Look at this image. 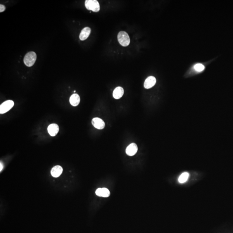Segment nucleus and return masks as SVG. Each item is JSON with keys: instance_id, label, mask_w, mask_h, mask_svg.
Returning <instances> with one entry per match:
<instances>
[{"instance_id": "nucleus-8", "label": "nucleus", "mask_w": 233, "mask_h": 233, "mask_svg": "<svg viewBox=\"0 0 233 233\" xmlns=\"http://www.w3.org/2000/svg\"><path fill=\"white\" fill-rule=\"evenodd\" d=\"M59 128L58 125L52 124L49 125L48 127V131L49 134L52 137H54L58 133Z\"/></svg>"}, {"instance_id": "nucleus-10", "label": "nucleus", "mask_w": 233, "mask_h": 233, "mask_svg": "<svg viewBox=\"0 0 233 233\" xmlns=\"http://www.w3.org/2000/svg\"><path fill=\"white\" fill-rule=\"evenodd\" d=\"M91 32V30L89 27H85L82 29L80 35V39L81 40L84 41L87 39L90 34Z\"/></svg>"}, {"instance_id": "nucleus-13", "label": "nucleus", "mask_w": 233, "mask_h": 233, "mask_svg": "<svg viewBox=\"0 0 233 233\" xmlns=\"http://www.w3.org/2000/svg\"><path fill=\"white\" fill-rule=\"evenodd\" d=\"M80 97L78 94H74L70 96V102L73 106H77L80 102Z\"/></svg>"}, {"instance_id": "nucleus-7", "label": "nucleus", "mask_w": 233, "mask_h": 233, "mask_svg": "<svg viewBox=\"0 0 233 233\" xmlns=\"http://www.w3.org/2000/svg\"><path fill=\"white\" fill-rule=\"evenodd\" d=\"M138 147L137 144L134 143L130 144L126 149V153L129 156L135 155L137 152Z\"/></svg>"}, {"instance_id": "nucleus-4", "label": "nucleus", "mask_w": 233, "mask_h": 233, "mask_svg": "<svg viewBox=\"0 0 233 233\" xmlns=\"http://www.w3.org/2000/svg\"><path fill=\"white\" fill-rule=\"evenodd\" d=\"M14 102L12 100H8L4 102L0 106V113L3 114L8 111L14 106Z\"/></svg>"}, {"instance_id": "nucleus-18", "label": "nucleus", "mask_w": 233, "mask_h": 233, "mask_svg": "<svg viewBox=\"0 0 233 233\" xmlns=\"http://www.w3.org/2000/svg\"><path fill=\"white\" fill-rule=\"evenodd\" d=\"M76 92V91L75 90V91H74V92H74V93H75V92Z\"/></svg>"}, {"instance_id": "nucleus-17", "label": "nucleus", "mask_w": 233, "mask_h": 233, "mask_svg": "<svg viewBox=\"0 0 233 233\" xmlns=\"http://www.w3.org/2000/svg\"><path fill=\"white\" fill-rule=\"evenodd\" d=\"M0 166H1V168H0V170L1 171V170H2L3 168V165L2 164L1 162V164H0Z\"/></svg>"}, {"instance_id": "nucleus-9", "label": "nucleus", "mask_w": 233, "mask_h": 233, "mask_svg": "<svg viewBox=\"0 0 233 233\" xmlns=\"http://www.w3.org/2000/svg\"><path fill=\"white\" fill-rule=\"evenodd\" d=\"M96 194L100 197H108L110 195V192L106 188H98L96 190Z\"/></svg>"}, {"instance_id": "nucleus-11", "label": "nucleus", "mask_w": 233, "mask_h": 233, "mask_svg": "<svg viewBox=\"0 0 233 233\" xmlns=\"http://www.w3.org/2000/svg\"><path fill=\"white\" fill-rule=\"evenodd\" d=\"M63 168L60 165H56L51 170V175L54 177H58L62 174Z\"/></svg>"}, {"instance_id": "nucleus-3", "label": "nucleus", "mask_w": 233, "mask_h": 233, "mask_svg": "<svg viewBox=\"0 0 233 233\" xmlns=\"http://www.w3.org/2000/svg\"><path fill=\"white\" fill-rule=\"evenodd\" d=\"M85 7L88 10L97 12L100 11L99 4L96 0H86L85 2Z\"/></svg>"}, {"instance_id": "nucleus-15", "label": "nucleus", "mask_w": 233, "mask_h": 233, "mask_svg": "<svg viewBox=\"0 0 233 233\" xmlns=\"http://www.w3.org/2000/svg\"><path fill=\"white\" fill-rule=\"evenodd\" d=\"M194 68L197 72H202L204 70L205 67L201 63H197L194 65Z\"/></svg>"}, {"instance_id": "nucleus-1", "label": "nucleus", "mask_w": 233, "mask_h": 233, "mask_svg": "<svg viewBox=\"0 0 233 233\" xmlns=\"http://www.w3.org/2000/svg\"><path fill=\"white\" fill-rule=\"evenodd\" d=\"M37 59L36 53L33 51L28 52L24 56V63L28 67H31L34 65Z\"/></svg>"}, {"instance_id": "nucleus-5", "label": "nucleus", "mask_w": 233, "mask_h": 233, "mask_svg": "<svg viewBox=\"0 0 233 233\" xmlns=\"http://www.w3.org/2000/svg\"><path fill=\"white\" fill-rule=\"evenodd\" d=\"M92 123L93 126L99 130H102L105 127V123L101 119L99 118H94L92 120Z\"/></svg>"}, {"instance_id": "nucleus-14", "label": "nucleus", "mask_w": 233, "mask_h": 233, "mask_svg": "<svg viewBox=\"0 0 233 233\" xmlns=\"http://www.w3.org/2000/svg\"><path fill=\"white\" fill-rule=\"evenodd\" d=\"M189 177V174L187 172L182 173L178 178V181L180 183H184L187 181Z\"/></svg>"}, {"instance_id": "nucleus-12", "label": "nucleus", "mask_w": 233, "mask_h": 233, "mask_svg": "<svg viewBox=\"0 0 233 233\" xmlns=\"http://www.w3.org/2000/svg\"><path fill=\"white\" fill-rule=\"evenodd\" d=\"M124 94V89L121 87H119L116 88L113 92V96L114 98L118 99L123 96Z\"/></svg>"}, {"instance_id": "nucleus-16", "label": "nucleus", "mask_w": 233, "mask_h": 233, "mask_svg": "<svg viewBox=\"0 0 233 233\" xmlns=\"http://www.w3.org/2000/svg\"><path fill=\"white\" fill-rule=\"evenodd\" d=\"M5 9H6V8H5L4 5H2V4L0 5V12H2L4 11Z\"/></svg>"}, {"instance_id": "nucleus-6", "label": "nucleus", "mask_w": 233, "mask_h": 233, "mask_svg": "<svg viewBox=\"0 0 233 233\" xmlns=\"http://www.w3.org/2000/svg\"><path fill=\"white\" fill-rule=\"evenodd\" d=\"M156 82V78L153 76H150L147 78L144 83V87L145 89H149L155 86Z\"/></svg>"}, {"instance_id": "nucleus-2", "label": "nucleus", "mask_w": 233, "mask_h": 233, "mask_svg": "<svg viewBox=\"0 0 233 233\" xmlns=\"http://www.w3.org/2000/svg\"><path fill=\"white\" fill-rule=\"evenodd\" d=\"M118 39L120 44L124 47L128 46L130 43V38L125 32H120L118 35Z\"/></svg>"}]
</instances>
